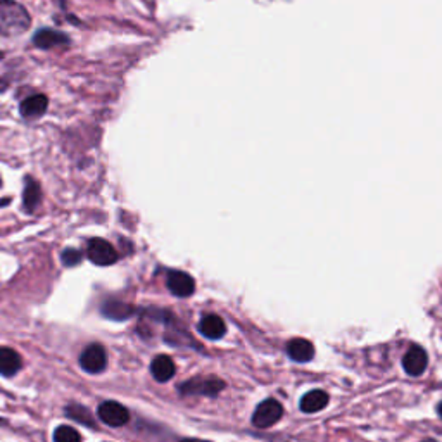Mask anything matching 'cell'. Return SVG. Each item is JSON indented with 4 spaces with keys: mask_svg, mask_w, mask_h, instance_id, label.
Returning <instances> with one entry per match:
<instances>
[{
    "mask_svg": "<svg viewBox=\"0 0 442 442\" xmlns=\"http://www.w3.org/2000/svg\"><path fill=\"white\" fill-rule=\"evenodd\" d=\"M30 24L26 10L14 2H0V33L16 35Z\"/></svg>",
    "mask_w": 442,
    "mask_h": 442,
    "instance_id": "obj_1",
    "label": "cell"
},
{
    "mask_svg": "<svg viewBox=\"0 0 442 442\" xmlns=\"http://www.w3.org/2000/svg\"><path fill=\"white\" fill-rule=\"evenodd\" d=\"M225 389V382L218 377H194L180 386V393L185 396H210L214 397Z\"/></svg>",
    "mask_w": 442,
    "mask_h": 442,
    "instance_id": "obj_2",
    "label": "cell"
},
{
    "mask_svg": "<svg viewBox=\"0 0 442 442\" xmlns=\"http://www.w3.org/2000/svg\"><path fill=\"white\" fill-rule=\"evenodd\" d=\"M161 319L166 325V342L173 344V346H182V347H194V349H203L199 344L194 340V337L190 336L189 330L183 329V323L178 322V318L170 313H157Z\"/></svg>",
    "mask_w": 442,
    "mask_h": 442,
    "instance_id": "obj_3",
    "label": "cell"
},
{
    "mask_svg": "<svg viewBox=\"0 0 442 442\" xmlns=\"http://www.w3.org/2000/svg\"><path fill=\"white\" fill-rule=\"evenodd\" d=\"M283 415V408L278 401L275 399H266L256 408L253 415V423L258 429H268V427L275 425Z\"/></svg>",
    "mask_w": 442,
    "mask_h": 442,
    "instance_id": "obj_4",
    "label": "cell"
},
{
    "mask_svg": "<svg viewBox=\"0 0 442 442\" xmlns=\"http://www.w3.org/2000/svg\"><path fill=\"white\" fill-rule=\"evenodd\" d=\"M88 260L93 265L109 266L118 261V251L104 239H92L88 242Z\"/></svg>",
    "mask_w": 442,
    "mask_h": 442,
    "instance_id": "obj_5",
    "label": "cell"
},
{
    "mask_svg": "<svg viewBox=\"0 0 442 442\" xmlns=\"http://www.w3.org/2000/svg\"><path fill=\"white\" fill-rule=\"evenodd\" d=\"M81 368L87 373H100L107 366V353L100 344H90L80 356Z\"/></svg>",
    "mask_w": 442,
    "mask_h": 442,
    "instance_id": "obj_6",
    "label": "cell"
},
{
    "mask_svg": "<svg viewBox=\"0 0 442 442\" xmlns=\"http://www.w3.org/2000/svg\"><path fill=\"white\" fill-rule=\"evenodd\" d=\"M99 418L109 427H123L130 420V413L116 401H106L99 406Z\"/></svg>",
    "mask_w": 442,
    "mask_h": 442,
    "instance_id": "obj_7",
    "label": "cell"
},
{
    "mask_svg": "<svg viewBox=\"0 0 442 442\" xmlns=\"http://www.w3.org/2000/svg\"><path fill=\"white\" fill-rule=\"evenodd\" d=\"M427 365H429V358H427L425 349L420 346L409 347V351L402 358V368H404V372L408 375H422L427 370Z\"/></svg>",
    "mask_w": 442,
    "mask_h": 442,
    "instance_id": "obj_8",
    "label": "cell"
},
{
    "mask_svg": "<svg viewBox=\"0 0 442 442\" xmlns=\"http://www.w3.org/2000/svg\"><path fill=\"white\" fill-rule=\"evenodd\" d=\"M168 289L177 297H190L196 292V282L192 276L185 271H171L168 273Z\"/></svg>",
    "mask_w": 442,
    "mask_h": 442,
    "instance_id": "obj_9",
    "label": "cell"
},
{
    "mask_svg": "<svg viewBox=\"0 0 442 442\" xmlns=\"http://www.w3.org/2000/svg\"><path fill=\"white\" fill-rule=\"evenodd\" d=\"M150 373H152V377L157 382H168L177 373V366H175L173 359L170 356L161 354L157 358H154L152 365H150Z\"/></svg>",
    "mask_w": 442,
    "mask_h": 442,
    "instance_id": "obj_10",
    "label": "cell"
},
{
    "mask_svg": "<svg viewBox=\"0 0 442 442\" xmlns=\"http://www.w3.org/2000/svg\"><path fill=\"white\" fill-rule=\"evenodd\" d=\"M199 332L203 333L206 339L218 340L226 333V325L218 315H206L203 319H200Z\"/></svg>",
    "mask_w": 442,
    "mask_h": 442,
    "instance_id": "obj_11",
    "label": "cell"
},
{
    "mask_svg": "<svg viewBox=\"0 0 442 442\" xmlns=\"http://www.w3.org/2000/svg\"><path fill=\"white\" fill-rule=\"evenodd\" d=\"M287 354L297 363L311 361L313 356H315V346L306 339H292L287 344Z\"/></svg>",
    "mask_w": 442,
    "mask_h": 442,
    "instance_id": "obj_12",
    "label": "cell"
},
{
    "mask_svg": "<svg viewBox=\"0 0 442 442\" xmlns=\"http://www.w3.org/2000/svg\"><path fill=\"white\" fill-rule=\"evenodd\" d=\"M21 356L10 347H0V375L13 377L21 368Z\"/></svg>",
    "mask_w": 442,
    "mask_h": 442,
    "instance_id": "obj_13",
    "label": "cell"
},
{
    "mask_svg": "<svg viewBox=\"0 0 442 442\" xmlns=\"http://www.w3.org/2000/svg\"><path fill=\"white\" fill-rule=\"evenodd\" d=\"M42 199V190L40 185L35 182L33 178L28 177L26 182H24V194H23V204H24V211L26 213H33L38 207Z\"/></svg>",
    "mask_w": 442,
    "mask_h": 442,
    "instance_id": "obj_14",
    "label": "cell"
},
{
    "mask_svg": "<svg viewBox=\"0 0 442 442\" xmlns=\"http://www.w3.org/2000/svg\"><path fill=\"white\" fill-rule=\"evenodd\" d=\"M102 315L114 322H123L133 315V306L123 303V301H107L102 306Z\"/></svg>",
    "mask_w": 442,
    "mask_h": 442,
    "instance_id": "obj_15",
    "label": "cell"
},
{
    "mask_svg": "<svg viewBox=\"0 0 442 442\" xmlns=\"http://www.w3.org/2000/svg\"><path fill=\"white\" fill-rule=\"evenodd\" d=\"M47 106H49V100H47L45 95H31L21 102L19 111L24 118H35L42 116L45 113Z\"/></svg>",
    "mask_w": 442,
    "mask_h": 442,
    "instance_id": "obj_16",
    "label": "cell"
},
{
    "mask_svg": "<svg viewBox=\"0 0 442 442\" xmlns=\"http://www.w3.org/2000/svg\"><path fill=\"white\" fill-rule=\"evenodd\" d=\"M329 404V394L323 390H311L301 399L299 406L304 413H318Z\"/></svg>",
    "mask_w": 442,
    "mask_h": 442,
    "instance_id": "obj_17",
    "label": "cell"
},
{
    "mask_svg": "<svg viewBox=\"0 0 442 442\" xmlns=\"http://www.w3.org/2000/svg\"><path fill=\"white\" fill-rule=\"evenodd\" d=\"M66 42H68L66 35L59 33V31H54V30H40L37 31V35L33 37V44L40 47V49H50V47L66 44Z\"/></svg>",
    "mask_w": 442,
    "mask_h": 442,
    "instance_id": "obj_18",
    "label": "cell"
},
{
    "mask_svg": "<svg viewBox=\"0 0 442 442\" xmlns=\"http://www.w3.org/2000/svg\"><path fill=\"white\" fill-rule=\"evenodd\" d=\"M66 415L70 416V418L77 420V422L84 423V425L87 427H95V422H93V416L92 413L88 411L85 406H80V404H70L66 408Z\"/></svg>",
    "mask_w": 442,
    "mask_h": 442,
    "instance_id": "obj_19",
    "label": "cell"
},
{
    "mask_svg": "<svg viewBox=\"0 0 442 442\" xmlns=\"http://www.w3.org/2000/svg\"><path fill=\"white\" fill-rule=\"evenodd\" d=\"M54 442H81V436L73 427L61 425L54 432Z\"/></svg>",
    "mask_w": 442,
    "mask_h": 442,
    "instance_id": "obj_20",
    "label": "cell"
},
{
    "mask_svg": "<svg viewBox=\"0 0 442 442\" xmlns=\"http://www.w3.org/2000/svg\"><path fill=\"white\" fill-rule=\"evenodd\" d=\"M81 253L78 249H73V247H68V249L63 251L61 254V261H63L66 266H77L81 263Z\"/></svg>",
    "mask_w": 442,
    "mask_h": 442,
    "instance_id": "obj_21",
    "label": "cell"
},
{
    "mask_svg": "<svg viewBox=\"0 0 442 442\" xmlns=\"http://www.w3.org/2000/svg\"><path fill=\"white\" fill-rule=\"evenodd\" d=\"M10 203V199H0V207H3V206H7V204Z\"/></svg>",
    "mask_w": 442,
    "mask_h": 442,
    "instance_id": "obj_22",
    "label": "cell"
},
{
    "mask_svg": "<svg viewBox=\"0 0 442 442\" xmlns=\"http://www.w3.org/2000/svg\"><path fill=\"white\" fill-rule=\"evenodd\" d=\"M182 442H210V441H203V439H183Z\"/></svg>",
    "mask_w": 442,
    "mask_h": 442,
    "instance_id": "obj_23",
    "label": "cell"
},
{
    "mask_svg": "<svg viewBox=\"0 0 442 442\" xmlns=\"http://www.w3.org/2000/svg\"><path fill=\"white\" fill-rule=\"evenodd\" d=\"M437 413H439V415L442 416V402H441L439 406H437Z\"/></svg>",
    "mask_w": 442,
    "mask_h": 442,
    "instance_id": "obj_24",
    "label": "cell"
},
{
    "mask_svg": "<svg viewBox=\"0 0 442 442\" xmlns=\"http://www.w3.org/2000/svg\"><path fill=\"white\" fill-rule=\"evenodd\" d=\"M425 442H436V441H425Z\"/></svg>",
    "mask_w": 442,
    "mask_h": 442,
    "instance_id": "obj_25",
    "label": "cell"
},
{
    "mask_svg": "<svg viewBox=\"0 0 442 442\" xmlns=\"http://www.w3.org/2000/svg\"><path fill=\"white\" fill-rule=\"evenodd\" d=\"M0 185H2V180H0Z\"/></svg>",
    "mask_w": 442,
    "mask_h": 442,
    "instance_id": "obj_26",
    "label": "cell"
}]
</instances>
